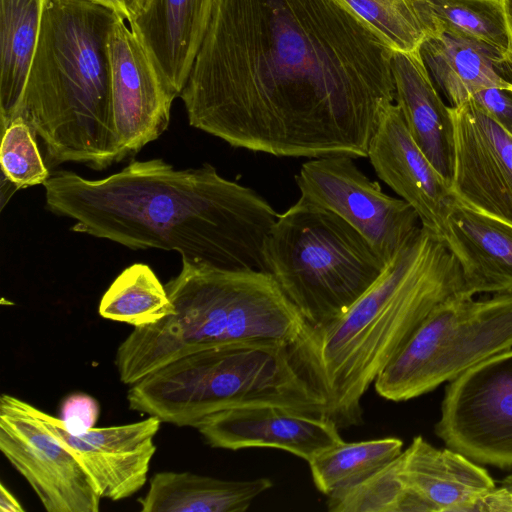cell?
<instances>
[{
    "label": "cell",
    "instance_id": "cell-1",
    "mask_svg": "<svg viewBox=\"0 0 512 512\" xmlns=\"http://www.w3.org/2000/svg\"><path fill=\"white\" fill-rule=\"evenodd\" d=\"M394 50L343 0H219L180 94L189 124L279 157H367Z\"/></svg>",
    "mask_w": 512,
    "mask_h": 512
},
{
    "label": "cell",
    "instance_id": "cell-2",
    "mask_svg": "<svg viewBox=\"0 0 512 512\" xmlns=\"http://www.w3.org/2000/svg\"><path fill=\"white\" fill-rule=\"evenodd\" d=\"M43 187L47 209L74 220V232L133 250L176 251L194 265L268 272L264 245L279 214L211 164L175 169L160 158L134 160L97 180L56 171Z\"/></svg>",
    "mask_w": 512,
    "mask_h": 512
},
{
    "label": "cell",
    "instance_id": "cell-3",
    "mask_svg": "<svg viewBox=\"0 0 512 512\" xmlns=\"http://www.w3.org/2000/svg\"><path fill=\"white\" fill-rule=\"evenodd\" d=\"M460 292L456 258L441 236L421 226L344 314L307 325L289 352L325 400V416L339 428L361 424V400L370 385L432 310Z\"/></svg>",
    "mask_w": 512,
    "mask_h": 512
},
{
    "label": "cell",
    "instance_id": "cell-4",
    "mask_svg": "<svg viewBox=\"0 0 512 512\" xmlns=\"http://www.w3.org/2000/svg\"><path fill=\"white\" fill-rule=\"evenodd\" d=\"M118 15L85 0H44L40 35L17 116L51 166L103 170L120 162L111 121L108 36Z\"/></svg>",
    "mask_w": 512,
    "mask_h": 512
},
{
    "label": "cell",
    "instance_id": "cell-5",
    "mask_svg": "<svg viewBox=\"0 0 512 512\" xmlns=\"http://www.w3.org/2000/svg\"><path fill=\"white\" fill-rule=\"evenodd\" d=\"M174 314L134 328L115 356L120 381L133 385L186 355L227 345L291 346L307 322L268 272L227 271L182 260L165 284Z\"/></svg>",
    "mask_w": 512,
    "mask_h": 512
},
{
    "label": "cell",
    "instance_id": "cell-6",
    "mask_svg": "<svg viewBox=\"0 0 512 512\" xmlns=\"http://www.w3.org/2000/svg\"><path fill=\"white\" fill-rule=\"evenodd\" d=\"M131 410L196 428L227 409L273 403L325 416V400L295 367L288 346L227 345L172 361L130 386Z\"/></svg>",
    "mask_w": 512,
    "mask_h": 512
},
{
    "label": "cell",
    "instance_id": "cell-7",
    "mask_svg": "<svg viewBox=\"0 0 512 512\" xmlns=\"http://www.w3.org/2000/svg\"><path fill=\"white\" fill-rule=\"evenodd\" d=\"M264 256L268 272L309 326L344 314L387 266L350 224L301 197L279 214Z\"/></svg>",
    "mask_w": 512,
    "mask_h": 512
},
{
    "label": "cell",
    "instance_id": "cell-8",
    "mask_svg": "<svg viewBox=\"0 0 512 512\" xmlns=\"http://www.w3.org/2000/svg\"><path fill=\"white\" fill-rule=\"evenodd\" d=\"M512 348V291L486 300L457 293L436 306L374 381L382 398L401 402L450 382Z\"/></svg>",
    "mask_w": 512,
    "mask_h": 512
},
{
    "label": "cell",
    "instance_id": "cell-9",
    "mask_svg": "<svg viewBox=\"0 0 512 512\" xmlns=\"http://www.w3.org/2000/svg\"><path fill=\"white\" fill-rule=\"evenodd\" d=\"M435 434L476 463L512 467V348L449 382Z\"/></svg>",
    "mask_w": 512,
    "mask_h": 512
},
{
    "label": "cell",
    "instance_id": "cell-10",
    "mask_svg": "<svg viewBox=\"0 0 512 512\" xmlns=\"http://www.w3.org/2000/svg\"><path fill=\"white\" fill-rule=\"evenodd\" d=\"M300 197L330 210L357 230L388 264L420 229L406 201L387 195L345 155L303 163L295 176Z\"/></svg>",
    "mask_w": 512,
    "mask_h": 512
},
{
    "label": "cell",
    "instance_id": "cell-11",
    "mask_svg": "<svg viewBox=\"0 0 512 512\" xmlns=\"http://www.w3.org/2000/svg\"><path fill=\"white\" fill-rule=\"evenodd\" d=\"M0 450L47 512H98L101 496L76 454L38 417L30 403L0 397Z\"/></svg>",
    "mask_w": 512,
    "mask_h": 512
},
{
    "label": "cell",
    "instance_id": "cell-12",
    "mask_svg": "<svg viewBox=\"0 0 512 512\" xmlns=\"http://www.w3.org/2000/svg\"><path fill=\"white\" fill-rule=\"evenodd\" d=\"M125 22L118 16L108 36L111 121L120 161L166 131L177 97Z\"/></svg>",
    "mask_w": 512,
    "mask_h": 512
},
{
    "label": "cell",
    "instance_id": "cell-13",
    "mask_svg": "<svg viewBox=\"0 0 512 512\" xmlns=\"http://www.w3.org/2000/svg\"><path fill=\"white\" fill-rule=\"evenodd\" d=\"M450 108L453 195L479 212L512 224V135L470 99Z\"/></svg>",
    "mask_w": 512,
    "mask_h": 512
},
{
    "label": "cell",
    "instance_id": "cell-14",
    "mask_svg": "<svg viewBox=\"0 0 512 512\" xmlns=\"http://www.w3.org/2000/svg\"><path fill=\"white\" fill-rule=\"evenodd\" d=\"M32 413L78 457L102 498L131 497L146 483L162 421L155 416L133 423L69 432L59 417L30 404Z\"/></svg>",
    "mask_w": 512,
    "mask_h": 512
},
{
    "label": "cell",
    "instance_id": "cell-15",
    "mask_svg": "<svg viewBox=\"0 0 512 512\" xmlns=\"http://www.w3.org/2000/svg\"><path fill=\"white\" fill-rule=\"evenodd\" d=\"M196 429L213 448H273L307 462L343 441L339 427L328 417L273 403L218 412L204 419Z\"/></svg>",
    "mask_w": 512,
    "mask_h": 512
},
{
    "label": "cell",
    "instance_id": "cell-16",
    "mask_svg": "<svg viewBox=\"0 0 512 512\" xmlns=\"http://www.w3.org/2000/svg\"><path fill=\"white\" fill-rule=\"evenodd\" d=\"M367 157L378 178L413 207L421 226L442 237L456 197L414 141L395 103L384 113Z\"/></svg>",
    "mask_w": 512,
    "mask_h": 512
},
{
    "label": "cell",
    "instance_id": "cell-17",
    "mask_svg": "<svg viewBox=\"0 0 512 512\" xmlns=\"http://www.w3.org/2000/svg\"><path fill=\"white\" fill-rule=\"evenodd\" d=\"M442 238L460 266L465 292L512 291V224L456 198Z\"/></svg>",
    "mask_w": 512,
    "mask_h": 512
},
{
    "label": "cell",
    "instance_id": "cell-18",
    "mask_svg": "<svg viewBox=\"0 0 512 512\" xmlns=\"http://www.w3.org/2000/svg\"><path fill=\"white\" fill-rule=\"evenodd\" d=\"M219 0H151L130 28L180 96Z\"/></svg>",
    "mask_w": 512,
    "mask_h": 512
},
{
    "label": "cell",
    "instance_id": "cell-19",
    "mask_svg": "<svg viewBox=\"0 0 512 512\" xmlns=\"http://www.w3.org/2000/svg\"><path fill=\"white\" fill-rule=\"evenodd\" d=\"M392 74L395 101L414 141L450 184L454 164L451 108L441 99L420 49L394 51Z\"/></svg>",
    "mask_w": 512,
    "mask_h": 512
},
{
    "label": "cell",
    "instance_id": "cell-20",
    "mask_svg": "<svg viewBox=\"0 0 512 512\" xmlns=\"http://www.w3.org/2000/svg\"><path fill=\"white\" fill-rule=\"evenodd\" d=\"M403 454L407 484L437 512H464L477 496L495 487L476 462L451 448H436L422 436H416Z\"/></svg>",
    "mask_w": 512,
    "mask_h": 512
},
{
    "label": "cell",
    "instance_id": "cell-21",
    "mask_svg": "<svg viewBox=\"0 0 512 512\" xmlns=\"http://www.w3.org/2000/svg\"><path fill=\"white\" fill-rule=\"evenodd\" d=\"M422 59L434 81L450 102L458 107L476 92L510 85L502 76V54L477 41L450 34L428 36L420 46Z\"/></svg>",
    "mask_w": 512,
    "mask_h": 512
},
{
    "label": "cell",
    "instance_id": "cell-22",
    "mask_svg": "<svg viewBox=\"0 0 512 512\" xmlns=\"http://www.w3.org/2000/svg\"><path fill=\"white\" fill-rule=\"evenodd\" d=\"M273 486L269 478L225 480L192 472L163 471L138 502L142 512H243Z\"/></svg>",
    "mask_w": 512,
    "mask_h": 512
},
{
    "label": "cell",
    "instance_id": "cell-23",
    "mask_svg": "<svg viewBox=\"0 0 512 512\" xmlns=\"http://www.w3.org/2000/svg\"><path fill=\"white\" fill-rule=\"evenodd\" d=\"M44 0H0V119L17 116L40 35Z\"/></svg>",
    "mask_w": 512,
    "mask_h": 512
},
{
    "label": "cell",
    "instance_id": "cell-24",
    "mask_svg": "<svg viewBox=\"0 0 512 512\" xmlns=\"http://www.w3.org/2000/svg\"><path fill=\"white\" fill-rule=\"evenodd\" d=\"M402 451L403 442L396 437L343 440L313 457L308 464L315 487L329 496L365 480Z\"/></svg>",
    "mask_w": 512,
    "mask_h": 512
},
{
    "label": "cell",
    "instance_id": "cell-25",
    "mask_svg": "<svg viewBox=\"0 0 512 512\" xmlns=\"http://www.w3.org/2000/svg\"><path fill=\"white\" fill-rule=\"evenodd\" d=\"M98 312L102 318L141 328L174 314L175 307L154 271L136 263L112 282L100 300Z\"/></svg>",
    "mask_w": 512,
    "mask_h": 512
},
{
    "label": "cell",
    "instance_id": "cell-26",
    "mask_svg": "<svg viewBox=\"0 0 512 512\" xmlns=\"http://www.w3.org/2000/svg\"><path fill=\"white\" fill-rule=\"evenodd\" d=\"M428 36L450 33L504 54L507 44L501 0H415Z\"/></svg>",
    "mask_w": 512,
    "mask_h": 512
},
{
    "label": "cell",
    "instance_id": "cell-27",
    "mask_svg": "<svg viewBox=\"0 0 512 512\" xmlns=\"http://www.w3.org/2000/svg\"><path fill=\"white\" fill-rule=\"evenodd\" d=\"M404 454L365 480L327 496L330 512H424L426 500L406 482Z\"/></svg>",
    "mask_w": 512,
    "mask_h": 512
},
{
    "label": "cell",
    "instance_id": "cell-28",
    "mask_svg": "<svg viewBox=\"0 0 512 512\" xmlns=\"http://www.w3.org/2000/svg\"><path fill=\"white\" fill-rule=\"evenodd\" d=\"M369 24L394 50L413 52L420 49L428 32L415 0H343Z\"/></svg>",
    "mask_w": 512,
    "mask_h": 512
},
{
    "label": "cell",
    "instance_id": "cell-29",
    "mask_svg": "<svg viewBox=\"0 0 512 512\" xmlns=\"http://www.w3.org/2000/svg\"><path fill=\"white\" fill-rule=\"evenodd\" d=\"M1 131V183L8 186L9 195L12 196L19 189L43 185L51 174L40 154L31 126L18 116Z\"/></svg>",
    "mask_w": 512,
    "mask_h": 512
},
{
    "label": "cell",
    "instance_id": "cell-30",
    "mask_svg": "<svg viewBox=\"0 0 512 512\" xmlns=\"http://www.w3.org/2000/svg\"><path fill=\"white\" fill-rule=\"evenodd\" d=\"M100 412L98 401L86 393L77 392L63 399L59 418L71 433L95 427Z\"/></svg>",
    "mask_w": 512,
    "mask_h": 512
},
{
    "label": "cell",
    "instance_id": "cell-31",
    "mask_svg": "<svg viewBox=\"0 0 512 512\" xmlns=\"http://www.w3.org/2000/svg\"><path fill=\"white\" fill-rule=\"evenodd\" d=\"M470 100L512 135V92L491 87L473 94Z\"/></svg>",
    "mask_w": 512,
    "mask_h": 512
},
{
    "label": "cell",
    "instance_id": "cell-32",
    "mask_svg": "<svg viewBox=\"0 0 512 512\" xmlns=\"http://www.w3.org/2000/svg\"><path fill=\"white\" fill-rule=\"evenodd\" d=\"M512 512V493L505 487H494L477 496L464 512Z\"/></svg>",
    "mask_w": 512,
    "mask_h": 512
},
{
    "label": "cell",
    "instance_id": "cell-33",
    "mask_svg": "<svg viewBox=\"0 0 512 512\" xmlns=\"http://www.w3.org/2000/svg\"><path fill=\"white\" fill-rule=\"evenodd\" d=\"M111 10L129 24L139 18L151 0H85Z\"/></svg>",
    "mask_w": 512,
    "mask_h": 512
},
{
    "label": "cell",
    "instance_id": "cell-34",
    "mask_svg": "<svg viewBox=\"0 0 512 512\" xmlns=\"http://www.w3.org/2000/svg\"><path fill=\"white\" fill-rule=\"evenodd\" d=\"M507 44L503 54V60L505 64L512 67V0H501Z\"/></svg>",
    "mask_w": 512,
    "mask_h": 512
},
{
    "label": "cell",
    "instance_id": "cell-35",
    "mask_svg": "<svg viewBox=\"0 0 512 512\" xmlns=\"http://www.w3.org/2000/svg\"><path fill=\"white\" fill-rule=\"evenodd\" d=\"M0 511L1 512H24L25 508L18 499L5 487L0 484Z\"/></svg>",
    "mask_w": 512,
    "mask_h": 512
},
{
    "label": "cell",
    "instance_id": "cell-36",
    "mask_svg": "<svg viewBox=\"0 0 512 512\" xmlns=\"http://www.w3.org/2000/svg\"><path fill=\"white\" fill-rule=\"evenodd\" d=\"M501 486L507 488L512 493V473L502 480Z\"/></svg>",
    "mask_w": 512,
    "mask_h": 512
},
{
    "label": "cell",
    "instance_id": "cell-37",
    "mask_svg": "<svg viewBox=\"0 0 512 512\" xmlns=\"http://www.w3.org/2000/svg\"><path fill=\"white\" fill-rule=\"evenodd\" d=\"M508 90H510L512 92V82L510 83V85L508 86L507 88Z\"/></svg>",
    "mask_w": 512,
    "mask_h": 512
}]
</instances>
